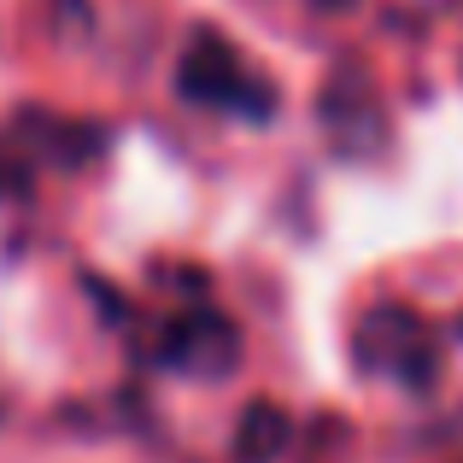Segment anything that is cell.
<instances>
[{
	"label": "cell",
	"mask_w": 463,
	"mask_h": 463,
	"mask_svg": "<svg viewBox=\"0 0 463 463\" xmlns=\"http://www.w3.org/2000/svg\"><path fill=\"white\" fill-rule=\"evenodd\" d=\"M176 94H182V100H194V106L235 112V118H247V124H270V118H276V82L259 77L252 65H241L235 47H229L223 35H212V30L182 53Z\"/></svg>",
	"instance_id": "1"
},
{
	"label": "cell",
	"mask_w": 463,
	"mask_h": 463,
	"mask_svg": "<svg viewBox=\"0 0 463 463\" xmlns=\"http://www.w3.org/2000/svg\"><path fill=\"white\" fill-rule=\"evenodd\" d=\"M352 358L358 370L370 375H399L411 387H429L434 382V346H429V328H422L417 311L405 306H375L358 323V340H352Z\"/></svg>",
	"instance_id": "2"
},
{
	"label": "cell",
	"mask_w": 463,
	"mask_h": 463,
	"mask_svg": "<svg viewBox=\"0 0 463 463\" xmlns=\"http://www.w3.org/2000/svg\"><path fill=\"white\" fill-rule=\"evenodd\" d=\"M165 364H176V370H188V375H205V382H223V375L241 364L235 323H229L223 311H205V306L188 311L165 340Z\"/></svg>",
	"instance_id": "3"
},
{
	"label": "cell",
	"mask_w": 463,
	"mask_h": 463,
	"mask_svg": "<svg viewBox=\"0 0 463 463\" xmlns=\"http://www.w3.org/2000/svg\"><path fill=\"white\" fill-rule=\"evenodd\" d=\"M288 440H294L288 411L270 405V399H252L241 411V429H235V463H276L288 452Z\"/></svg>",
	"instance_id": "4"
},
{
	"label": "cell",
	"mask_w": 463,
	"mask_h": 463,
	"mask_svg": "<svg viewBox=\"0 0 463 463\" xmlns=\"http://www.w3.org/2000/svg\"><path fill=\"white\" fill-rule=\"evenodd\" d=\"M24 188H30V158H18L0 141V200H24Z\"/></svg>",
	"instance_id": "5"
}]
</instances>
